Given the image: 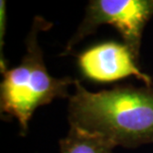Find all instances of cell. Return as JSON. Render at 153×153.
I'll return each instance as SVG.
<instances>
[{"label": "cell", "instance_id": "obj_1", "mask_svg": "<svg viewBox=\"0 0 153 153\" xmlns=\"http://www.w3.org/2000/svg\"><path fill=\"white\" fill-rule=\"evenodd\" d=\"M74 85L68 103L70 125L102 134L116 146L153 143V85H116L97 93L88 91L78 79Z\"/></svg>", "mask_w": 153, "mask_h": 153}, {"label": "cell", "instance_id": "obj_2", "mask_svg": "<svg viewBox=\"0 0 153 153\" xmlns=\"http://www.w3.org/2000/svg\"><path fill=\"white\" fill-rule=\"evenodd\" d=\"M52 26L51 22L36 16L27 36L26 54L20 65L2 72L0 109L2 114L17 119L22 136L28 131L29 121L36 109L49 105L57 97H70L69 87L75 82V79L69 76H52L45 65L38 34Z\"/></svg>", "mask_w": 153, "mask_h": 153}, {"label": "cell", "instance_id": "obj_3", "mask_svg": "<svg viewBox=\"0 0 153 153\" xmlns=\"http://www.w3.org/2000/svg\"><path fill=\"white\" fill-rule=\"evenodd\" d=\"M153 16V0H93L88 2L85 15L75 35L68 42L61 56L71 54L73 48L96 32L100 26L108 24L121 35L124 44L139 64L142 33Z\"/></svg>", "mask_w": 153, "mask_h": 153}, {"label": "cell", "instance_id": "obj_4", "mask_svg": "<svg viewBox=\"0 0 153 153\" xmlns=\"http://www.w3.org/2000/svg\"><path fill=\"white\" fill-rule=\"evenodd\" d=\"M79 70L85 78L97 82H111L135 76L152 85V79L138 68L139 64L125 44L105 42L94 45L78 55Z\"/></svg>", "mask_w": 153, "mask_h": 153}, {"label": "cell", "instance_id": "obj_5", "mask_svg": "<svg viewBox=\"0 0 153 153\" xmlns=\"http://www.w3.org/2000/svg\"><path fill=\"white\" fill-rule=\"evenodd\" d=\"M61 153H114L115 144L99 133L88 132L70 125L65 138L59 141Z\"/></svg>", "mask_w": 153, "mask_h": 153}, {"label": "cell", "instance_id": "obj_6", "mask_svg": "<svg viewBox=\"0 0 153 153\" xmlns=\"http://www.w3.org/2000/svg\"><path fill=\"white\" fill-rule=\"evenodd\" d=\"M1 4H0V50H1V55H2V48L3 45H4V42H3V38H4L5 35V1L1 0Z\"/></svg>", "mask_w": 153, "mask_h": 153}]
</instances>
